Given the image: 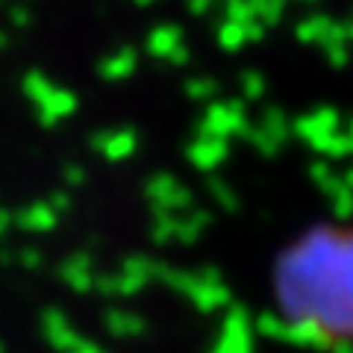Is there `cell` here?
Masks as SVG:
<instances>
[{
  "instance_id": "obj_1",
  "label": "cell",
  "mask_w": 353,
  "mask_h": 353,
  "mask_svg": "<svg viewBox=\"0 0 353 353\" xmlns=\"http://www.w3.org/2000/svg\"><path fill=\"white\" fill-rule=\"evenodd\" d=\"M274 303L289 336L318 347H353V224H318L283 248Z\"/></svg>"
}]
</instances>
